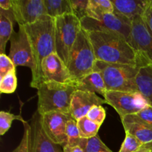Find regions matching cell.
Listing matches in <instances>:
<instances>
[{
	"label": "cell",
	"mask_w": 152,
	"mask_h": 152,
	"mask_svg": "<svg viewBox=\"0 0 152 152\" xmlns=\"http://www.w3.org/2000/svg\"><path fill=\"white\" fill-rule=\"evenodd\" d=\"M87 33L96 60L132 66H141L145 62L149 61L142 53L137 51L121 34L102 31Z\"/></svg>",
	"instance_id": "obj_1"
},
{
	"label": "cell",
	"mask_w": 152,
	"mask_h": 152,
	"mask_svg": "<svg viewBox=\"0 0 152 152\" xmlns=\"http://www.w3.org/2000/svg\"><path fill=\"white\" fill-rule=\"evenodd\" d=\"M24 27L31 43L34 60L31 86L37 88L42 83V63L43 60L49 55L56 53L55 19L45 16L37 22Z\"/></svg>",
	"instance_id": "obj_2"
},
{
	"label": "cell",
	"mask_w": 152,
	"mask_h": 152,
	"mask_svg": "<svg viewBox=\"0 0 152 152\" xmlns=\"http://www.w3.org/2000/svg\"><path fill=\"white\" fill-rule=\"evenodd\" d=\"M37 112L40 114L61 112L71 115V105L74 93L77 90L75 84H64L46 81L37 88Z\"/></svg>",
	"instance_id": "obj_3"
},
{
	"label": "cell",
	"mask_w": 152,
	"mask_h": 152,
	"mask_svg": "<svg viewBox=\"0 0 152 152\" xmlns=\"http://www.w3.org/2000/svg\"><path fill=\"white\" fill-rule=\"evenodd\" d=\"M96 59L88 33L82 28L70 53L67 67L75 83L96 71Z\"/></svg>",
	"instance_id": "obj_4"
},
{
	"label": "cell",
	"mask_w": 152,
	"mask_h": 152,
	"mask_svg": "<svg viewBox=\"0 0 152 152\" xmlns=\"http://www.w3.org/2000/svg\"><path fill=\"white\" fill-rule=\"evenodd\" d=\"M140 67L96 62V70L102 74L107 91L138 92L136 78Z\"/></svg>",
	"instance_id": "obj_5"
},
{
	"label": "cell",
	"mask_w": 152,
	"mask_h": 152,
	"mask_svg": "<svg viewBox=\"0 0 152 152\" xmlns=\"http://www.w3.org/2000/svg\"><path fill=\"white\" fill-rule=\"evenodd\" d=\"M81 29V21L73 13L55 18L56 53L66 65L71 49Z\"/></svg>",
	"instance_id": "obj_6"
},
{
	"label": "cell",
	"mask_w": 152,
	"mask_h": 152,
	"mask_svg": "<svg viewBox=\"0 0 152 152\" xmlns=\"http://www.w3.org/2000/svg\"><path fill=\"white\" fill-rule=\"evenodd\" d=\"M82 28L87 32H114L123 35L129 42L132 39V22L114 13H106L96 19L86 16L81 20Z\"/></svg>",
	"instance_id": "obj_7"
},
{
	"label": "cell",
	"mask_w": 152,
	"mask_h": 152,
	"mask_svg": "<svg viewBox=\"0 0 152 152\" xmlns=\"http://www.w3.org/2000/svg\"><path fill=\"white\" fill-rule=\"evenodd\" d=\"M103 98L118 113L120 120L126 116L135 114L150 106L139 92L108 91Z\"/></svg>",
	"instance_id": "obj_8"
},
{
	"label": "cell",
	"mask_w": 152,
	"mask_h": 152,
	"mask_svg": "<svg viewBox=\"0 0 152 152\" xmlns=\"http://www.w3.org/2000/svg\"><path fill=\"white\" fill-rule=\"evenodd\" d=\"M10 42L8 56L15 66L28 67L32 72L34 69V56L25 27L19 26L18 32L13 31Z\"/></svg>",
	"instance_id": "obj_9"
},
{
	"label": "cell",
	"mask_w": 152,
	"mask_h": 152,
	"mask_svg": "<svg viewBox=\"0 0 152 152\" xmlns=\"http://www.w3.org/2000/svg\"><path fill=\"white\" fill-rule=\"evenodd\" d=\"M71 118L72 117L70 114L50 112L40 115V123L46 136L55 144L63 148L68 142L66 125Z\"/></svg>",
	"instance_id": "obj_10"
},
{
	"label": "cell",
	"mask_w": 152,
	"mask_h": 152,
	"mask_svg": "<svg viewBox=\"0 0 152 152\" xmlns=\"http://www.w3.org/2000/svg\"><path fill=\"white\" fill-rule=\"evenodd\" d=\"M12 10L19 26H26L48 16L45 0H12Z\"/></svg>",
	"instance_id": "obj_11"
},
{
	"label": "cell",
	"mask_w": 152,
	"mask_h": 152,
	"mask_svg": "<svg viewBox=\"0 0 152 152\" xmlns=\"http://www.w3.org/2000/svg\"><path fill=\"white\" fill-rule=\"evenodd\" d=\"M42 83L53 81L64 84H75L66 64L56 53L49 55L43 60L42 63Z\"/></svg>",
	"instance_id": "obj_12"
},
{
	"label": "cell",
	"mask_w": 152,
	"mask_h": 152,
	"mask_svg": "<svg viewBox=\"0 0 152 152\" xmlns=\"http://www.w3.org/2000/svg\"><path fill=\"white\" fill-rule=\"evenodd\" d=\"M131 45L152 63V34L148 31L141 16H137L132 22Z\"/></svg>",
	"instance_id": "obj_13"
},
{
	"label": "cell",
	"mask_w": 152,
	"mask_h": 152,
	"mask_svg": "<svg viewBox=\"0 0 152 152\" xmlns=\"http://www.w3.org/2000/svg\"><path fill=\"white\" fill-rule=\"evenodd\" d=\"M108 104L104 98L96 94L77 90L73 95L71 105V115L76 121L87 115L88 111L95 105Z\"/></svg>",
	"instance_id": "obj_14"
},
{
	"label": "cell",
	"mask_w": 152,
	"mask_h": 152,
	"mask_svg": "<svg viewBox=\"0 0 152 152\" xmlns=\"http://www.w3.org/2000/svg\"><path fill=\"white\" fill-rule=\"evenodd\" d=\"M31 126L32 129L31 152H63L61 145L55 144L45 135L40 123V115L37 111L32 117Z\"/></svg>",
	"instance_id": "obj_15"
},
{
	"label": "cell",
	"mask_w": 152,
	"mask_h": 152,
	"mask_svg": "<svg viewBox=\"0 0 152 152\" xmlns=\"http://www.w3.org/2000/svg\"><path fill=\"white\" fill-rule=\"evenodd\" d=\"M149 0H113L114 13L132 22L137 16L143 15Z\"/></svg>",
	"instance_id": "obj_16"
},
{
	"label": "cell",
	"mask_w": 152,
	"mask_h": 152,
	"mask_svg": "<svg viewBox=\"0 0 152 152\" xmlns=\"http://www.w3.org/2000/svg\"><path fill=\"white\" fill-rule=\"evenodd\" d=\"M126 133L136 137L142 144L152 142V128L141 123L132 115L121 119Z\"/></svg>",
	"instance_id": "obj_17"
},
{
	"label": "cell",
	"mask_w": 152,
	"mask_h": 152,
	"mask_svg": "<svg viewBox=\"0 0 152 152\" xmlns=\"http://www.w3.org/2000/svg\"><path fill=\"white\" fill-rule=\"evenodd\" d=\"M75 86L77 90L99 94L103 97L108 91L103 77L98 71H94L76 81Z\"/></svg>",
	"instance_id": "obj_18"
},
{
	"label": "cell",
	"mask_w": 152,
	"mask_h": 152,
	"mask_svg": "<svg viewBox=\"0 0 152 152\" xmlns=\"http://www.w3.org/2000/svg\"><path fill=\"white\" fill-rule=\"evenodd\" d=\"M137 91L152 107V63L147 61L139 68L136 78Z\"/></svg>",
	"instance_id": "obj_19"
},
{
	"label": "cell",
	"mask_w": 152,
	"mask_h": 152,
	"mask_svg": "<svg viewBox=\"0 0 152 152\" xmlns=\"http://www.w3.org/2000/svg\"><path fill=\"white\" fill-rule=\"evenodd\" d=\"M16 22L13 10L0 9V53H4L7 42L13 33V23Z\"/></svg>",
	"instance_id": "obj_20"
},
{
	"label": "cell",
	"mask_w": 152,
	"mask_h": 152,
	"mask_svg": "<svg viewBox=\"0 0 152 152\" xmlns=\"http://www.w3.org/2000/svg\"><path fill=\"white\" fill-rule=\"evenodd\" d=\"M45 4L48 16L53 19L72 13L70 0H45Z\"/></svg>",
	"instance_id": "obj_21"
},
{
	"label": "cell",
	"mask_w": 152,
	"mask_h": 152,
	"mask_svg": "<svg viewBox=\"0 0 152 152\" xmlns=\"http://www.w3.org/2000/svg\"><path fill=\"white\" fill-rule=\"evenodd\" d=\"M114 12V5L111 0H88L87 16L96 19L103 14Z\"/></svg>",
	"instance_id": "obj_22"
},
{
	"label": "cell",
	"mask_w": 152,
	"mask_h": 152,
	"mask_svg": "<svg viewBox=\"0 0 152 152\" xmlns=\"http://www.w3.org/2000/svg\"><path fill=\"white\" fill-rule=\"evenodd\" d=\"M77 123L80 137L83 139H90L96 136L101 126L100 125L89 120L86 116L79 119Z\"/></svg>",
	"instance_id": "obj_23"
},
{
	"label": "cell",
	"mask_w": 152,
	"mask_h": 152,
	"mask_svg": "<svg viewBox=\"0 0 152 152\" xmlns=\"http://www.w3.org/2000/svg\"><path fill=\"white\" fill-rule=\"evenodd\" d=\"M80 146L85 152H113L98 135L90 139H83Z\"/></svg>",
	"instance_id": "obj_24"
},
{
	"label": "cell",
	"mask_w": 152,
	"mask_h": 152,
	"mask_svg": "<svg viewBox=\"0 0 152 152\" xmlns=\"http://www.w3.org/2000/svg\"><path fill=\"white\" fill-rule=\"evenodd\" d=\"M17 88L16 68L11 70L0 80V92L1 94H13Z\"/></svg>",
	"instance_id": "obj_25"
},
{
	"label": "cell",
	"mask_w": 152,
	"mask_h": 152,
	"mask_svg": "<svg viewBox=\"0 0 152 152\" xmlns=\"http://www.w3.org/2000/svg\"><path fill=\"white\" fill-rule=\"evenodd\" d=\"M66 135L68 138L67 145L70 146H80L83 138L80 137L77 121L73 118L70 119L67 123Z\"/></svg>",
	"instance_id": "obj_26"
},
{
	"label": "cell",
	"mask_w": 152,
	"mask_h": 152,
	"mask_svg": "<svg viewBox=\"0 0 152 152\" xmlns=\"http://www.w3.org/2000/svg\"><path fill=\"white\" fill-rule=\"evenodd\" d=\"M14 120L21 121L23 124L27 123L21 115H15L12 113L4 111L0 112V134L1 136L6 134V132L10 129L12 123Z\"/></svg>",
	"instance_id": "obj_27"
},
{
	"label": "cell",
	"mask_w": 152,
	"mask_h": 152,
	"mask_svg": "<svg viewBox=\"0 0 152 152\" xmlns=\"http://www.w3.org/2000/svg\"><path fill=\"white\" fill-rule=\"evenodd\" d=\"M24 134L17 147L10 152H31L32 151V129L31 124H24Z\"/></svg>",
	"instance_id": "obj_28"
},
{
	"label": "cell",
	"mask_w": 152,
	"mask_h": 152,
	"mask_svg": "<svg viewBox=\"0 0 152 152\" xmlns=\"http://www.w3.org/2000/svg\"><path fill=\"white\" fill-rule=\"evenodd\" d=\"M143 144L134 135L126 133V137L119 152H135Z\"/></svg>",
	"instance_id": "obj_29"
},
{
	"label": "cell",
	"mask_w": 152,
	"mask_h": 152,
	"mask_svg": "<svg viewBox=\"0 0 152 152\" xmlns=\"http://www.w3.org/2000/svg\"><path fill=\"white\" fill-rule=\"evenodd\" d=\"M72 13L80 20L88 16V0H70Z\"/></svg>",
	"instance_id": "obj_30"
},
{
	"label": "cell",
	"mask_w": 152,
	"mask_h": 152,
	"mask_svg": "<svg viewBox=\"0 0 152 152\" xmlns=\"http://www.w3.org/2000/svg\"><path fill=\"white\" fill-rule=\"evenodd\" d=\"M86 117L91 121L102 126L106 117V112L102 105H95L91 108Z\"/></svg>",
	"instance_id": "obj_31"
},
{
	"label": "cell",
	"mask_w": 152,
	"mask_h": 152,
	"mask_svg": "<svg viewBox=\"0 0 152 152\" xmlns=\"http://www.w3.org/2000/svg\"><path fill=\"white\" fill-rule=\"evenodd\" d=\"M16 68L10 58L5 53L0 54V80L11 70Z\"/></svg>",
	"instance_id": "obj_32"
},
{
	"label": "cell",
	"mask_w": 152,
	"mask_h": 152,
	"mask_svg": "<svg viewBox=\"0 0 152 152\" xmlns=\"http://www.w3.org/2000/svg\"><path fill=\"white\" fill-rule=\"evenodd\" d=\"M134 118L139 120L141 123L147 125L152 128V107L148 106L144 109L141 110L135 114H132Z\"/></svg>",
	"instance_id": "obj_33"
},
{
	"label": "cell",
	"mask_w": 152,
	"mask_h": 152,
	"mask_svg": "<svg viewBox=\"0 0 152 152\" xmlns=\"http://www.w3.org/2000/svg\"><path fill=\"white\" fill-rule=\"evenodd\" d=\"M142 19L145 22L148 31L152 34V0H149L146 9L142 16Z\"/></svg>",
	"instance_id": "obj_34"
},
{
	"label": "cell",
	"mask_w": 152,
	"mask_h": 152,
	"mask_svg": "<svg viewBox=\"0 0 152 152\" xmlns=\"http://www.w3.org/2000/svg\"><path fill=\"white\" fill-rule=\"evenodd\" d=\"M0 9L9 10L12 9V0H2L0 1Z\"/></svg>",
	"instance_id": "obj_35"
},
{
	"label": "cell",
	"mask_w": 152,
	"mask_h": 152,
	"mask_svg": "<svg viewBox=\"0 0 152 152\" xmlns=\"http://www.w3.org/2000/svg\"><path fill=\"white\" fill-rule=\"evenodd\" d=\"M62 148H63V152H85L80 146H70L66 145Z\"/></svg>",
	"instance_id": "obj_36"
},
{
	"label": "cell",
	"mask_w": 152,
	"mask_h": 152,
	"mask_svg": "<svg viewBox=\"0 0 152 152\" xmlns=\"http://www.w3.org/2000/svg\"><path fill=\"white\" fill-rule=\"evenodd\" d=\"M135 152H152V142L144 143L137 151Z\"/></svg>",
	"instance_id": "obj_37"
}]
</instances>
